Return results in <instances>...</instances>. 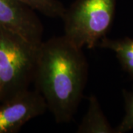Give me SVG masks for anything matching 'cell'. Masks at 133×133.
Listing matches in <instances>:
<instances>
[{"label": "cell", "instance_id": "obj_1", "mask_svg": "<svg viewBox=\"0 0 133 133\" xmlns=\"http://www.w3.org/2000/svg\"><path fill=\"white\" fill-rule=\"evenodd\" d=\"M88 63L82 49L64 36L42 42L33 83L57 124L71 121L83 98Z\"/></svg>", "mask_w": 133, "mask_h": 133}, {"label": "cell", "instance_id": "obj_2", "mask_svg": "<svg viewBox=\"0 0 133 133\" xmlns=\"http://www.w3.org/2000/svg\"><path fill=\"white\" fill-rule=\"evenodd\" d=\"M39 47L0 26V102L28 90L33 82Z\"/></svg>", "mask_w": 133, "mask_h": 133}, {"label": "cell", "instance_id": "obj_3", "mask_svg": "<svg viewBox=\"0 0 133 133\" xmlns=\"http://www.w3.org/2000/svg\"><path fill=\"white\" fill-rule=\"evenodd\" d=\"M117 0H76L62 17L64 36L76 47L95 48L114 19Z\"/></svg>", "mask_w": 133, "mask_h": 133}, {"label": "cell", "instance_id": "obj_4", "mask_svg": "<svg viewBox=\"0 0 133 133\" xmlns=\"http://www.w3.org/2000/svg\"><path fill=\"white\" fill-rule=\"evenodd\" d=\"M48 106L36 89L25 90L0 105V133H16L29 121L43 115Z\"/></svg>", "mask_w": 133, "mask_h": 133}, {"label": "cell", "instance_id": "obj_5", "mask_svg": "<svg viewBox=\"0 0 133 133\" xmlns=\"http://www.w3.org/2000/svg\"><path fill=\"white\" fill-rule=\"evenodd\" d=\"M0 26L36 44L42 42L44 28L35 10L17 0H0Z\"/></svg>", "mask_w": 133, "mask_h": 133}, {"label": "cell", "instance_id": "obj_6", "mask_svg": "<svg viewBox=\"0 0 133 133\" xmlns=\"http://www.w3.org/2000/svg\"><path fill=\"white\" fill-rule=\"evenodd\" d=\"M77 133H115L101 108L99 101L94 95L89 97L87 113L79 124Z\"/></svg>", "mask_w": 133, "mask_h": 133}, {"label": "cell", "instance_id": "obj_7", "mask_svg": "<svg viewBox=\"0 0 133 133\" xmlns=\"http://www.w3.org/2000/svg\"><path fill=\"white\" fill-rule=\"evenodd\" d=\"M97 46L112 50L123 69L133 79V38L126 37L111 39L105 36L101 39Z\"/></svg>", "mask_w": 133, "mask_h": 133}, {"label": "cell", "instance_id": "obj_8", "mask_svg": "<svg viewBox=\"0 0 133 133\" xmlns=\"http://www.w3.org/2000/svg\"><path fill=\"white\" fill-rule=\"evenodd\" d=\"M49 18L62 19L66 8L58 0H17Z\"/></svg>", "mask_w": 133, "mask_h": 133}, {"label": "cell", "instance_id": "obj_9", "mask_svg": "<svg viewBox=\"0 0 133 133\" xmlns=\"http://www.w3.org/2000/svg\"><path fill=\"white\" fill-rule=\"evenodd\" d=\"M125 115L116 129L115 133H124L133 129V87L131 91L124 90Z\"/></svg>", "mask_w": 133, "mask_h": 133}, {"label": "cell", "instance_id": "obj_10", "mask_svg": "<svg viewBox=\"0 0 133 133\" xmlns=\"http://www.w3.org/2000/svg\"><path fill=\"white\" fill-rule=\"evenodd\" d=\"M0 98H1V78H0Z\"/></svg>", "mask_w": 133, "mask_h": 133}]
</instances>
